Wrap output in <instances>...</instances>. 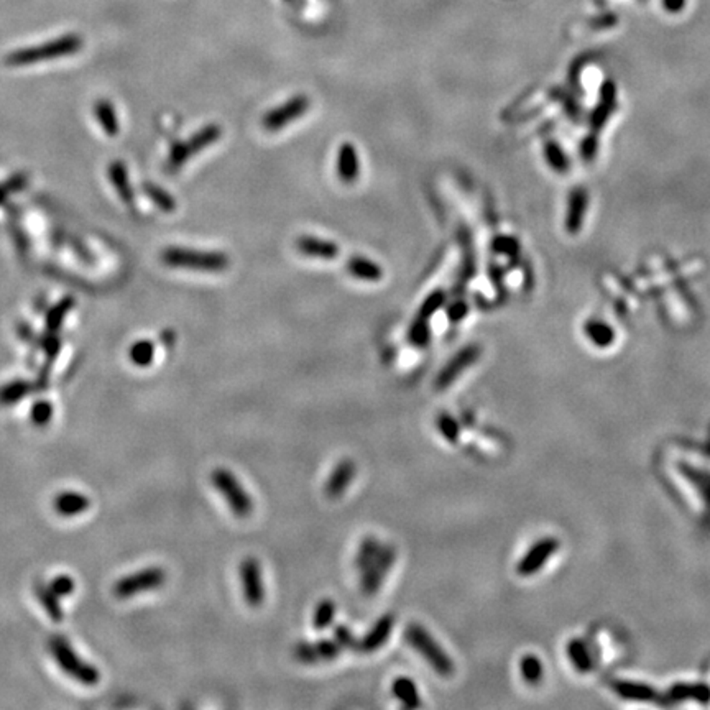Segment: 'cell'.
Wrapping results in <instances>:
<instances>
[{
    "mask_svg": "<svg viewBox=\"0 0 710 710\" xmlns=\"http://www.w3.org/2000/svg\"><path fill=\"white\" fill-rule=\"evenodd\" d=\"M296 249L300 253L311 258H321V260H334L339 255V247L331 240L316 239V237L304 236L296 240Z\"/></svg>",
    "mask_w": 710,
    "mask_h": 710,
    "instance_id": "obj_17",
    "label": "cell"
},
{
    "mask_svg": "<svg viewBox=\"0 0 710 710\" xmlns=\"http://www.w3.org/2000/svg\"><path fill=\"white\" fill-rule=\"evenodd\" d=\"M143 191H145V193L148 194V198H150L161 211L173 212L174 209H176V201H174L173 196H169L165 189L152 185V182H147V185L143 186Z\"/></svg>",
    "mask_w": 710,
    "mask_h": 710,
    "instance_id": "obj_31",
    "label": "cell"
},
{
    "mask_svg": "<svg viewBox=\"0 0 710 710\" xmlns=\"http://www.w3.org/2000/svg\"><path fill=\"white\" fill-rule=\"evenodd\" d=\"M314 645H316V651L321 662L337 660L342 653V646L335 640H319L314 641Z\"/></svg>",
    "mask_w": 710,
    "mask_h": 710,
    "instance_id": "obj_34",
    "label": "cell"
},
{
    "mask_svg": "<svg viewBox=\"0 0 710 710\" xmlns=\"http://www.w3.org/2000/svg\"><path fill=\"white\" fill-rule=\"evenodd\" d=\"M129 359L137 367H148L155 359V344L152 341H137L129 348Z\"/></svg>",
    "mask_w": 710,
    "mask_h": 710,
    "instance_id": "obj_26",
    "label": "cell"
},
{
    "mask_svg": "<svg viewBox=\"0 0 710 710\" xmlns=\"http://www.w3.org/2000/svg\"><path fill=\"white\" fill-rule=\"evenodd\" d=\"M293 654L303 665H317V662H321L316 651V645L311 643V641H300L295 646V649H293Z\"/></svg>",
    "mask_w": 710,
    "mask_h": 710,
    "instance_id": "obj_36",
    "label": "cell"
},
{
    "mask_svg": "<svg viewBox=\"0 0 710 710\" xmlns=\"http://www.w3.org/2000/svg\"><path fill=\"white\" fill-rule=\"evenodd\" d=\"M33 392H36L35 382L23 380V378L8 382V384L0 386V406L17 405Z\"/></svg>",
    "mask_w": 710,
    "mask_h": 710,
    "instance_id": "obj_20",
    "label": "cell"
},
{
    "mask_svg": "<svg viewBox=\"0 0 710 710\" xmlns=\"http://www.w3.org/2000/svg\"><path fill=\"white\" fill-rule=\"evenodd\" d=\"M109 178L112 186L117 191L118 198H121L127 206H134V191H132V186L129 182L127 168L122 161H114V163H110Z\"/></svg>",
    "mask_w": 710,
    "mask_h": 710,
    "instance_id": "obj_21",
    "label": "cell"
},
{
    "mask_svg": "<svg viewBox=\"0 0 710 710\" xmlns=\"http://www.w3.org/2000/svg\"><path fill=\"white\" fill-rule=\"evenodd\" d=\"M212 485L218 490L225 503L229 505L233 516L247 518L253 512V499L242 487L240 480L236 477L229 469L219 467L211 475Z\"/></svg>",
    "mask_w": 710,
    "mask_h": 710,
    "instance_id": "obj_5",
    "label": "cell"
},
{
    "mask_svg": "<svg viewBox=\"0 0 710 710\" xmlns=\"http://www.w3.org/2000/svg\"><path fill=\"white\" fill-rule=\"evenodd\" d=\"M50 587L58 597H70V595L74 592L76 582L73 577L67 576V574H59V576H56L50 582Z\"/></svg>",
    "mask_w": 710,
    "mask_h": 710,
    "instance_id": "obj_39",
    "label": "cell"
},
{
    "mask_svg": "<svg viewBox=\"0 0 710 710\" xmlns=\"http://www.w3.org/2000/svg\"><path fill=\"white\" fill-rule=\"evenodd\" d=\"M395 623H397V620H395V615H392V614H385L382 618H378L375 625L370 628V631L367 633V635L360 640L359 651L360 653H373V651H377V649H380L382 646L388 641L390 635H392Z\"/></svg>",
    "mask_w": 710,
    "mask_h": 710,
    "instance_id": "obj_14",
    "label": "cell"
},
{
    "mask_svg": "<svg viewBox=\"0 0 710 710\" xmlns=\"http://www.w3.org/2000/svg\"><path fill=\"white\" fill-rule=\"evenodd\" d=\"M403 636H405L406 643L410 645L437 674L442 676V678H450V676L454 674V671H456L454 661L450 660L449 654L441 648V645L437 643L431 633H429L423 625L416 622L406 625Z\"/></svg>",
    "mask_w": 710,
    "mask_h": 710,
    "instance_id": "obj_2",
    "label": "cell"
},
{
    "mask_svg": "<svg viewBox=\"0 0 710 710\" xmlns=\"http://www.w3.org/2000/svg\"><path fill=\"white\" fill-rule=\"evenodd\" d=\"M167 582V572L161 567H147L129 576H123L114 584L112 592L117 598H132L135 595L160 589Z\"/></svg>",
    "mask_w": 710,
    "mask_h": 710,
    "instance_id": "obj_7",
    "label": "cell"
},
{
    "mask_svg": "<svg viewBox=\"0 0 710 710\" xmlns=\"http://www.w3.org/2000/svg\"><path fill=\"white\" fill-rule=\"evenodd\" d=\"M309 105H311V101H309L308 96L300 94L291 97L290 101H286L280 107H275L270 112H267L262 118V127L269 132L282 130L283 127L290 125V123L297 121L300 117H303L308 112Z\"/></svg>",
    "mask_w": 710,
    "mask_h": 710,
    "instance_id": "obj_9",
    "label": "cell"
},
{
    "mask_svg": "<svg viewBox=\"0 0 710 710\" xmlns=\"http://www.w3.org/2000/svg\"><path fill=\"white\" fill-rule=\"evenodd\" d=\"M408 339L415 347H426L431 339V331H429L428 319L418 316L411 322L410 331H408Z\"/></svg>",
    "mask_w": 710,
    "mask_h": 710,
    "instance_id": "obj_28",
    "label": "cell"
},
{
    "mask_svg": "<svg viewBox=\"0 0 710 710\" xmlns=\"http://www.w3.org/2000/svg\"><path fill=\"white\" fill-rule=\"evenodd\" d=\"M397 547L392 546V544H382L375 561L360 574L362 576L360 590H362L365 597H372V595H375L380 590L385 582L386 574L390 572V569L397 563Z\"/></svg>",
    "mask_w": 710,
    "mask_h": 710,
    "instance_id": "obj_8",
    "label": "cell"
},
{
    "mask_svg": "<svg viewBox=\"0 0 710 710\" xmlns=\"http://www.w3.org/2000/svg\"><path fill=\"white\" fill-rule=\"evenodd\" d=\"M558 550V541L554 538H544L541 541L531 546V550L523 556V559L516 565V572L523 577L536 574L539 569L546 564V561Z\"/></svg>",
    "mask_w": 710,
    "mask_h": 710,
    "instance_id": "obj_12",
    "label": "cell"
},
{
    "mask_svg": "<svg viewBox=\"0 0 710 710\" xmlns=\"http://www.w3.org/2000/svg\"><path fill=\"white\" fill-rule=\"evenodd\" d=\"M357 474V466L351 459H344L334 467L331 475L327 477L324 483V493L329 499H339L347 492L348 485L352 483Z\"/></svg>",
    "mask_w": 710,
    "mask_h": 710,
    "instance_id": "obj_13",
    "label": "cell"
},
{
    "mask_svg": "<svg viewBox=\"0 0 710 710\" xmlns=\"http://www.w3.org/2000/svg\"><path fill=\"white\" fill-rule=\"evenodd\" d=\"M436 424L441 436L444 437L446 441L452 442V444L459 441V437H461V424H459V421L454 418L452 415L448 413V411H442V413L437 416Z\"/></svg>",
    "mask_w": 710,
    "mask_h": 710,
    "instance_id": "obj_27",
    "label": "cell"
},
{
    "mask_svg": "<svg viewBox=\"0 0 710 710\" xmlns=\"http://www.w3.org/2000/svg\"><path fill=\"white\" fill-rule=\"evenodd\" d=\"M334 640L342 646V649H351V651H359L360 640H357L354 633L347 625H337L334 628Z\"/></svg>",
    "mask_w": 710,
    "mask_h": 710,
    "instance_id": "obj_38",
    "label": "cell"
},
{
    "mask_svg": "<svg viewBox=\"0 0 710 710\" xmlns=\"http://www.w3.org/2000/svg\"><path fill=\"white\" fill-rule=\"evenodd\" d=\"M448 314H449V319L452 322L462 321V319H464L466 314H467L466 303H462V301H456V303H452V304L449 306Z\"/></svg>",
    "mask_w": 710,
    "mask_h": 710,
    "instance_id": "obj_43",
    "label": "cell"
},
{
    "mask_svg": "<svg viewBox=\"0 0 710 710\" xmlns=\"http://www.w3.org/2000/svg\"><path fill=\"white\" fill-rule=\"evenodd\" d=\"M48 649L63 673L73 678L74 681L81 682L83 686H96L101 681L99 669L94 665L84 661L65 636H51L48 640Z\"/></svg>",
    "mask_w": 710,
    "mask_h": 710,
    "instance_id": "obj_3",
    "label": "cell"
},
{
    "mask_svg": "<svg viewBox=\"0 0 710 710\" xmlns=\"http://www.w3.org/2000/svg\"><path fill=\"white\" fill-rule=\"evenodd\" d=\"M347 271L354 278L362 280V282L377 283L384 278V269L378 267L373 260H368L365 257H352L347 262Z\"/></svg>",
    "mask_w": 710,
    "mask_h": 710,
    "instance_id": "obj_19",
    "label": "cell"
},
{
    "mask_svg": "<svg viewBox=\"0 0 710 710\" xmlns=\"http://www.w3.org/2000/svg\"><path fill=\"white\" fill-rule=\"evenodd\" d=\"M59 347H61V342H59V339L54 335V333H50L48 337L43 339V348L46 352V357H48V362L56 359Z\"/></svg>",
    "mask_w": 710,
    "mask_h": 710,
    "instance_id": "obj_41",
    "label": "cell"
},
{
    "mask_svg": "<svg viewBox=\"0 0 710 710\" xmlns=\"http://www.w3.org/2000/svg\"><path fill=\"white\" fill-rule=\"evenodd\" d=\"M53 507L59 516L73 518L89 510L91 500L81 492H61L54 497Z\"/></svg>",
    "mask_w": 710,
    "mask_h": 710,
    "instance_id": "obj_16",
    "label": "cell"
},
{
    "mask_svg": "<svg viewBox=\"0 0 710 710\" xmlns=\"http://www.w3.org/2000/svg\"><path fill=\"white\" fill-rule=\"evenodd\" d=\"M520 671H521L523 679H525L526 682L536 684L539 679H541V676H543V665H541V661H539L536 656H533V654H528V656H525L521 660Z\"/></svg>",
    "mask_w": 710,
    "mask_h": 710,
    "instance_id": "obj_32",
    "label": "cell"
},
{
    "mask_svg": "<svg viewBox=\"0 0 710 710\" xmlns=\"http://www.w3.org/2000/svg\"><path fill=\"white\" fill-rule=\"evenodd\" d=\"M335 171L339 180L351 185L357 181L360 174V158L357 148L351 142L342 143L337 150V160H335Z\"/></svg>",
    "mask_w": 710,
    "mask_h": 710,
    "instance_id": "obj_15",
    "label": "cell"
},
{
    "mask_svg": "<svg viewBox=\"0 0 710 710\" xmlns=\"http://www.w3.org/2000/svg\"><path fill=\"white\" fill-rule=\"evenodd\" d=\"M33 592H35V597L40 602V605L43 607V610L48 614L50 620L54 623L63 622L65 618V612L61 609V603H59V597L53 592L50 587V584H45V582L38 581L35 582V587H33Z\"/></svg>",
    "mask_w": 710,
    "mask_h": 710,
    "instance_id": "obj_18",
    "label": "cell"
},
{
    "mask_svg": "<svg viewBox=\"0 0 710 710\" xmlns=\"http://www.w3.org/2000/svg\"><path fill=\"white\" fill-rule=\"evenodd\" d=\"M662 6L669 12H679L686 7V0H662Z\"/></svg>",
    "mask_w": 710,
    "mask_h": 710,
    "instance_id": "obj_44",
    "label": "cell"
},
{
    "mask_svg": "<svg viewBox=\"0 0 710 710\" xmlns=\"http://www.w3.org/2000/svg\"><path fill=\"white\" fill-rule=\"evenodd\" d=\"M571 656H572L574 662H576L579 667H582V669H585V667L589 666V661L585 660L587 654H585V649H584V646H582V643H572Z\"/></svg>",
    "mask_w": 710,
    "mask_h": 710,
    "instance_id": "obj_42",
    "label": "cell"
},
{
    "mask_svg": "<svg viewBox=\"0 0 710 710\" xmlns=\"http://www.w3.org/2000/svg\"><path fill=\"white\" fill-rule=\"evenodd\" d=\"M380 547H382V543L378 541L375 536H365L362 544H360L359 552H357V558H355L357 571L362 574L365 569H367L368 565L375 561Z\"/></svg>",
    "mask_w": 710,
    "mask_h": 710,
    "instance_id": "obj_24",
    "label": "cell"
},
{
    "mask_svg": "<svg viewBox=\"0 0 710 710\" xmlns=\"http://www.w3.org/2000/svg\"><path fill=\"white\" fill-rule=\"evenodd\" d=\"M83 36L76 35V33H70V35H63L56 38V40L46 41V43L12 51L6 58V63L8 66L22 67L36 65V63L41 61H50V59L73 56V54L83 48Z\"/></svg>",
    "mask_w": 710,
    "mask_h": 710,
    "instance_id": "obj_1",
    "label": "cell"
},
{
    "mask_svg": "<svg viewBox=\"0 0 710 710\" xmlns=\"http://www.w3.org/2000/svg\"><path fill=\"white\" fill-rule=\"evenodd\" d=\"M616 691L620 694L627 697V699H638V700H651L653 699V691L646 686H638V684L631 682H616Z\"/></svg>",
    "mask_w": 710,
    "mask_h": 710,
    "instance_id": "obj_33",
    "label": "cell"
},
{
    "mask_svg": "<svg viewBox=\"0 0 710 710\" xmlns=\"http://www.w3.org/2000/svg\"><path fill=\"white\" fill-rule=\"evenodd\" d=\"M335 603L331 598H322L313 612V627L316 630H326L334 623Z\"/></svg>",
    "mask_w": 710,
    "mask_h": 710,
    "instance_id": "obj_25",
    "label": "cell"
},
{
    "mask_svg": "<svg viewBox=\"0 0 710 710\" xmlns=\"http://www.w3.org/2000/svg\"><path fill=\"white\" fill-rule=\"evenodd\" d=\"M25 182H27V176H25V174H17V176L12 178V180L3 182V185L0 186V202H2L3 199L8 196V194L17 193V191L22 189L25 186Z\"/></svg>",
    "mask_w": 710,
    "mask_h": 710,
    "instance_id": "obj_40",
    "label": "cell"
},
{
    "mask_svg": "<svg viewBox=\"0 0 710 710\" xmlns=\"http://www.w3.org/2000/svg\"><path fill=\"white\" fill-rule=\"evenodd\" d=\"M444 303H446L444 291L437 290L435 293H431V295H429L426 300H424V303L421 304L418 316L424 317V319H429V317L432 316V314L439 311L442 306H444Z\"/></svg>",
    "mask_w": 710,
    "mask_h": 710,
    "instance_id": "obj_37",
    "label": "cell"
},
{
    "mask_svg": "<svg viewBox=\"0 0 710 710\" xmlns=\"http://www.w3.org/2000/svg\"><path fill=\"white\" fill-rule=\"evenodd\" d=\"M674 699H696L705 700L710 699V691L705 686H678L673 689Z\"/></svg>",
    "mask_w": 710,
    "mask_h": 710,
    "instance_id": "obj_35",
    "label": "cell"
},
{
    "mask_svg": "<svg viewBox=\"0 0 710 710\" xmlns=\"http://www.w3.org/2000/svg\"><path fill=\"white\" fill-rule=\"evenodd\" d=\"M94 114H96L97 122H99L102 130H104V134L109 135V137H116V135L118 134V130H121V123H118V118H117V114H116V109H114V105L105 99L97 101L94 105Z\"/></svg>",
    "mask_w": 710,
    "mask_h": 710,
    "instance_id": "obj_23",
    "label": "cell"
},
{
    "mask_svg": "<svg viewBox=\"0 0 710 710\" xmlns=\"http://www.w3.org/2000/svg\"><path fill=\"white\" fill-rule=\"evenodd\" d=\"M480 357V347L479 346H466L464 348L457 352L452 359L449 360L448 364L442 367V370L437 373L435 380V388L437 392H442V390L449 388L454 382L457 380L462 373L466 372L470 365H474L479 360Z\"/></svg>",
    "mask_w": 710,
    "mask_h": 710,
    "instance_id": "obj_11",
    "label": "cell"
},
{
    "mask_svg": "<svg viewBox=\"0 0 710 710\" xmlns=\"http://www.w3.org/2000/svg\"><path fill=\"white\" fill-rule=\"evenodd\" d=\"M71 308H73V297H65L56 306H53V309L46 316V329H48V333H56L59 326H61L63 319L70 313Z\"/></svg>",
    "mask_w": 710,
    "mask_h": 710,
    "instance_id": "obj_29",
    "label": "cell"
},
{
    "mask_svg": "<svg viewBox=\"0 0 710 710\" xmlns=\"http://www.w3.org/2000/svg\"><path fill=\"white\" fill-rule=\"evenodd\" d=\"M392 692L399 702L408 709H416L421 705L418 687H416L413 679L406 678V676H399V678L395 679L392 682Z\"/></svg>",
    "mask_w": 710,
    "mask_h": 710,
    "instance_id": "obj_22",
    "label": "cell"
},
{
    "mask_svg": "<svg viewBox=\"0 0 710 710\" xmlns=\"http://www.w3.org/2000/svg\"><path fill=\"white\" fill-rule=\"evenodd\" d=\"M54 415V408L48 399H38V401L33 403L32 410H30V418H32V423L35 424L36 428H45L48 426L51 418Z\"/></svg>",
    "mask_w": 710,
    "mask_h": 710,
    "instance_id": "obj_30",
    "label": "cell"
},
{
    "mask_svg": "<svg viewBox=\"0 0 710 710\" xmlns=\"http://www.w3.org/2000/svg\"><path fill=\"white\" fill-rule=\"evenodd\" d=\"M220 135H222L220 127L212 123V125L204 127V129L199 130L198 134H194L193 137L186 140V142L174 143L171 150H169V155L167 160V171L168 173L178 171L182 165L188 163V160L191 158V156L196 155V153L202 152L204 148L211 147L212 143L218 142V140L220 138Z\"/></svg>",
    "mask_w": 710,
    "mask_h": 710,
    "instance_id": "obj_6",
    "label": "cell"
},
{
    "mask_svg": "<svg viewBox=\"0 0 710 710\" xmlns=\"http://www.w3.org/2000/svg\"><path fill=\"white\" fill-rule=\"evenodd\" d=\"M240 582L245 602L252 609H258L265 602V582H263L262 567L255 558H245L240 563Z\"/></svg>",
    "mask_w": 710,
    "mask_h": 710,
    "instance_id": "obj_10",
    "label": "cell"
},
{
    "mask_svg": "<svg viewBox=\"0 0 710 710\" xmlns=\"http://www.w3.org/2000/svg\"><path fill=\"white\" fill-rule=\"evenodd\" d=\"M161 260L171 269H185L193 271H207L219 273L229 269V257L220 252H201V250L182 249V247H168L161 253Z\"/></svg>",
    "mask_w": 710,
    "mask_h": 710,
    "instance_id": "obj_4",
    "label": "cell"
}]
</instances>
